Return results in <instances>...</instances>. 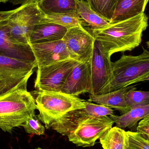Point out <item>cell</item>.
Segmentation results:
<instances>
[{"instance_id":"cell-5","label":"cell","mask_w":149,"mask_h":149,"mask_svg":"<svg viewBox=\"0 0 149 149\" xmlns=\"http://www.w3.org/2000/svg\"><path fill=\"white\" fill-rule=\"evenodd\" d=\"M38 2L29 1L22 4L8 19L10 35L20 43L30 45V38L34 28L45 16Z\"/></svg>"},{"instance_id":"cell-1","label":"cell","mask_w":149,"mask_h":149,"mask_svg":"<svg viewBox=\"0 0 149 149\" xmlns=\"http://www.w3.org/2000/svg\"><path fill=\"white\" fill-rule=\"evenodd\" d=\"M148 19L143 13L127 20L109 22L103 29L91 31L92 34L110 56L117 52H131L141 43Z\"/></svg>"},{"instance_id":"cell-24","label":"cell","mask_w":149,"mask_h":149,"mask_svg":"<svg viewBox=\"0 0 149 149\" xmlns=\"http://www.w3.org/2000/svg\"><path fill=\"white\" fill-rule=\"evenodd\" d=\"M117 0H87L91 8L110 22L113 17Z\"/></svg>"},{"instance_id":"cell-22","label":"cell","mask_w":149,"mask_h":149,"mask_svg":"<svg viewBox=\"0 0 149 149\" xmlns=\"http://www.w3.org/2000/svg\"><path fill=\"white\" fill-rule=\"evenodd\" d=\"M52 23L62 25L68 29L76 27L88 26L77 11L53 15H45L41 23Z\"/></svg>"},{"instance_id":"cell-10","label":"cell","mask_w":149,"mask_h":149,"mask_svg":"<svg viewBox=\"0 0 149 149\" xmlns=\"http://www.w3.org/2000/svg\"><path fill=\"white\" fill-rule=\"evenodd\" d=\"M111 56L100 44L95 41L91 60L90 95H95L109 82L112 72Z\"/></svg>"},{"instance_id":"cell-18","label":"cell","mask_w":149,"mask_h":149,"mask_svg":"<svg viewBox=\"0 0 149 149\" xmlns=\"http://www.w3.org/2000/svg\"><path fill=\"white\" fill-rule=\"evenodd\" d=\"M76 10L81 18L90 26L91 31L103 29L109 24L108 20L94 10L84 0H78Z\"/></svg>"},{"instance_id":"cell-21","label":"cell","mask_w":149,"mask_h":149,"mask_svg":"<svg viewBox=\"0 0 149 149\" xmlns=\"http://www.w3.org/2000/svg\"><path fill=\"white\" fill-rule=\"evenodd\" d=\"M78 0H40L38 6L45 15L75 12Z\"/></svg>"},{"instance_id":"cell-3","label":"cell","mask_w":149,"mask_h":149,"mask_svg":"<svg viewBox=\"0 0 149 149\" xmlns=\"http://www.w3.org/2000/svg\"><path fill=\"white\" fill-rule=\"evenodd\" d=\"M142 49L143 52L138 56L123 54L120 59L112 62L109 82L96 95L144 81L149 77V51L143 46Z\"/></svg>"},{"instance_id":"cell-4","label":"cell","mask_w":149,"mask_h":149,"mask_svg":"<svg viewBox=\"0 0 149 149\" xmlns=\"http://www.w3.org/2000/svg\"><path fill=\"white\" fill-rule=\"evenodd\" d=\"M38 117L47 129L56 120L71 110L85 107L86 101L61 92L37 91Z\"/></svg>"},{"instance_id":"cell-11","label":"cell","mask_w":149,"mask_h":149,"mask_svg":"<svg viewBox=\"0 0 149 149\" xmlns=\"http://www.w3.org/2000/svg\"><path fill=\"white\" fill-rule=\"evenodd\" d=\"M0 55L22 60L36 61L30 45L20 43L12 37L8 19L0 22Z\"/></svg>"},{"instance_id":"cell-35","label":"cell","mask_w":149,"mask_h":149,"mask_svg":"<svg viewBox=\"0 0 149 149\" xmlns=\"http://www.w3.org/2000/svg\"><path fill=\"white\" fill-rule=\"evenodd\" d=\"M149 1V0H148V2Z\"/></svg>"},{"instance_id":"cell-15","label":"cell","mask_w":149,"mask_h":149,"mask_svg":"<svg viewBox=\"0 0 149 149\" xmlns=\"http://www.w3.org/2000/svg\"><path fill=\"white\" fill-rule=\"evenodd\" d=\"M62 25L52 23H40L34 28L30 38V44L42 43L62 40L68 31Z\"/></svg>"},{"instance_id":"cell-23","label":"cell","mask_w":149,"mask_h":149,"mask_svg":"<svg viewBox=\"0 0 149 149\" xmlns=\"http://www.w3.org/2000/svg\"><path fill=\"white\" fill-rule=\"evenodd\" d=\"M32 73L13 74L0 72V96L19 87H27Z\"/></svg>"},{"instance_id":"cell-8","label":"cell","mask_w":149,"mask_h":149,"mask_svg":"<svg viewBox=\"0 0 149 149\" xmlns=\"http://www.w3.org/2000/svg\"><path fill=\"white\" fill-rule=\"evenodd\" d=\"M114 122L108 116L91 117L68 136L71 142L79 147H93L113 127Z\"/></svg>"},{"instance_id":"cell-7","label":"cell","mask_w":149,"mask_h":149,"mask_svg":"<svg viewBox=\"0 0 149 149\" xmlns=\"http://www.w3.org/2000/svg\"><path fill=\"white\" fill-rule=\"evenodd\" d=\"M114 114L112 108L100 104L86 101L85 107L71 110L56 120L49 129L62 135L68 136L80 124L88 119L94 117L108 116Z\"/></svg>"},{"instance_id":"cell-28","label":"cell","mask_w":149,"mask_h":149,"mask_svg":"<svg viewBox=\"0 0 149 149\" xmlns=\"http://www.w3.org/2000/svg\"><path fill=\"white\" fill-rule=\"evenodd\" d=\"M136 132L149 142V114L138 123Z\"/></svg>"},{"instance_id":"cell-32","label":"cell","mask_w":149,"mask_h":149,"mask_svg":"<svg viewBox=\"0 0 149 149\" xmlns=\"http://www.w3.org/2000/svg\"><path fill=\"white\" fill-rule=\"evenodd\" d=\"M146 45H147V47L149 49V41H147L146 42Z\"/></svg>"},{"instance_id":"cell-30","label":"cell","mask_w":149,"mask_h":149,"mask_svg":"<svg viewBox=\"0 0 149 149\" xmlns=\"http://www.w3.org/2000/svg\"><path fill=\"white\" fill-rule=\"evenodd\" d=\"M29 1H39L40 0H9L8 2L14 5H18V4L22 5Z\"/></svg>"},{"instance_id":"cell-29","label":"cell","mask_w":149,"mask_h":149,"mask_svg":"<svg viewBox=\"0 0 149 149\" xmlns=\"http://www.w3.org/2000/svg\"><path fill=\"white\" fill-rule=\"evenodd\" d=\"M17 8L8 11H0V22L5 21L9 18L12 14L15 12Z\"/></svg>"},{"instance_id":"cell-6","label":"cell","mask_w":149,"mask_h":149,"mask_svg":"<svg viewBox=\"0 0 149 149\" xmlns=\"http://www.w3.org/2000/svg\"><path fill=\"white\" fill-rule=\"evenodd\" d=\"M78 63L72 58L38 66L35 81L37 91L60 92L70 73Z\"/></svg>"},{"instance_id":"cell-13","label":"cell","mask_w":149,"mask_h":149,"mask_svg":"<svg viewBox=\"0 0 149 149\" xmlns=\"http://www.w3.org/2000/svg\"><path fill=\"white\" fill-rule=\"evenodd\" d=\"M30 45L36 57L37 67L70 58L63 39Z\"/></svg>"},{"instance_id":"cell-2","label":"cell","mask_w":149,"mask_h":149,"mask_svg":"<svg viewBox=\"0 0 149 149\" xmlns=\"http://www.w3.org/2000/svg\"><path fill=\"white\" fill-rule=\"evenodd\" d=\"M37 109L36 100L27 87H19L0 96V129L11 133L22 127Z\"/></svg>"},{"instance_id":"cell-31","label":"cell","mask_w":149,"mask_h":149,"mask_svg":"<svg viewBox=\"0 0 149 149\" xmlns=\"http://www.w3.org/2000/svg\"><path fill=\"white\" fill-rule=\"evenodd\" d=\"M9 0H0V3H5L7 2H8Z\"/></svg>"},{"instance_id":"cell-26","label":"cell","mask_w":149,"mask_h":149,"mask_svg":"<svg viewBox=\"0 0 149 149\" xmlns=\"http://www.w3.org/2000/svg\"><path fill=\"white\" fill-rule=\"evenodd\" d=\"M22 127L25 132L29 134L38 136L45 134V128L40 122L37 116L36 115V112L28 118Z\"/></svg>"},{"instance_id":"cell-27","label":"cell","mask_w":149,"mask_h":149,"mask_svg":"<svg viewBox=\"0 0 149 149\" xmlns=\"http://www.w3.org/2000/svg\"><path fill=\"white\" fill-rule=\"evenodd\" d=\"M128 145L127 149H149V142L137 132L127 131Z\"/></svg>"},{"instance_id":"cell-14","label":"cell","mask_w":149,"mask_h":149,"mask_svg":"<svg viewBox=\"0 0 149 149\" xmlns=\"http://www.w3.org/2000/svg\"><path fill=\"white\" fill-rule=\"evenodd\" d=\"M133 89H136V86L131 85L124 88L100 95H90L88 101L96 102L114 109L119 111L122 115L123 114L131 109L126 103L125 93Z\"/></svg>"},{"instance_id":"cell-16","label":"cell","mask_w":149,"mask_h":149,"mask_svg":"<svg viewBox=\"0 0 149 149\" xmlns=\"http://www.w3.org/2000/svg\"><path fill=\"white\" fill-rule=\"evenodd\" d=\"M148 0H117L109 22L127 20L144 13Z\"/></svg>"},{"instance_id":"cell-9","label":"cell","mask_w":149,"mask_h":149,"mask_svg":"<svg viewBox=\"0 0 149 149\" xmlns=\"http://www.w3.org/2000/svg\"><path fill=\"white\" fill-rule=\"evenodd\" d=\"M63 39L70 58L79 63L91 61L95 39L85 28L69 29Z\"/></svg>"},{"instance_id":"cell-12","label":"cell","mask_w":149,"mask_h":149,"mask_svg":"<svg viewBox=\"0 0 149 149\" xmlns=\"http://www.w3.org/2000/svg\"><path fill=\"white\" fill-rule=\"evenodd\" d=\"M91 61L78 62L70 73L61 89V93L78 96L91 90Z\"/></svg>"},{"instance_id":"cell-34","label":"cell","mask_w":149,"mask_h":149,"mask_svg":"<svg viewBox=\"0 0 149 149\" xmlns=\"http://www.w3.org/2000/svg\"><path fill=\"white\" fill-rule=\"evenodd\" d=\"M36 149H42V148H37Z\"/></svg>"},{"instance_id":"cell-19","label":"cell","mask_w":149,"mask_h":149,"mask_svg":"<svg viewBox=\"0 0 149 149\" xmlns=\"http://www.w3.org/2000/svg\"><path fill=\"white\" fill-rule=\"evenodd\" d=\"M149 114V104L131 109L121 116L111 115L109 116V117L116 123V127L123 129L127 127L132 129L139 121L142 120Z\"/></svg>"},{"instance_id":"cell-25","label":"cell","mask_w":149,"mask_h":149,"mask_svg":"<svg viewBox=\"0 0 149 149\" xmlns=\"http://www.w3.org/2000/svg\"><path fill=\"white\" fill-rule=\"evenodd\" d=\"M126 103L130 109L149 104V91L133 89L125 93Z\"/></svg>"},{"instance_id":"cell-33","label":"cell","mask_w":149,"mask_h":149,"mask_svg":"<svg viewBox=\"0 0 149 149\" xmlns=\"http://www.w3.org/2000/svg\"><path fill=\"white\" fill-rule=\"evenodd\" d=\"M149 81V77H148L147 79H145L144 80V81Z\"/></svg>"},{"instance_id":"cell-17","label":"cell","mask_w":149,"mask_h":149,"mask_svg":"<svg viewBox=\"0 0 149 149\" xmlns=\"http://www.w3.org/2000/svg\"><path fill=\"white\" fill-rule=\"evenodd\" d=\"M37 67L36 61H27L0 55V72L13 74H28Z\"/></svg>"},{"instance_id":"cell-20","label":"cell","mask_w":149,"mask_h":149,"mask_svg":"<svg viewBox=\"0 0 149 149\" xmlns=\"http://www.w3.org/2000/svg\"><path fill=\"white\" fill-rule=\"evenodd\" d=\"M103 149H127V132L118 127L111 128L100 139Z\"/></svg>"}]
</instances>
